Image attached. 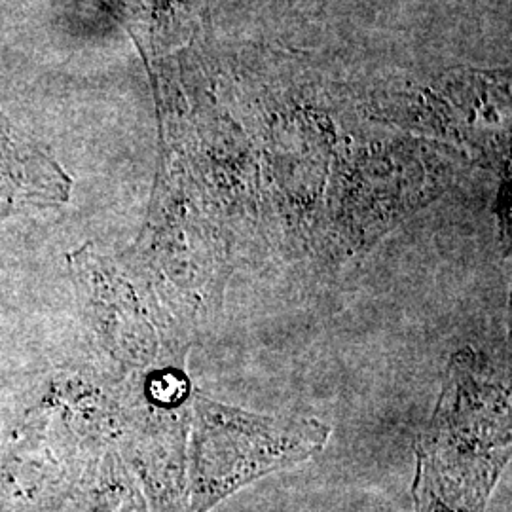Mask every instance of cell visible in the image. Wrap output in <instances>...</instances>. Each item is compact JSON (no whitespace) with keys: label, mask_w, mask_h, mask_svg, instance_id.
I'll return each mask as SVG.
<instances>
[{"label":"cell","mask_w":512,"mask_h":512,"mask_svg":"<svg viewBox=\"0 0 512 512\" xmlns=\"http://www.w3.org/2000/svg\"><path fill=\"white\" fill-rule=\"evenodd\" d=\"M330 427L313 418L268 416L194 399V512H205L255 478L325 448Z\"/></svg>","instance_id":"obj_2"},{"label":"cell","mask_w":512,"mask_h":512,"mask_svg":"<svg viewBox=\"0 0 512 512\" xmlns=\"http://www.w3.org/2000/svg\"><path fill=\"white\" fill-rule=\"evenodd\" d=\"M418 512H482L511 456V387L490 359L458 351L416 446Z\"/></svg>","instance_id":"obj_1"}]
</instances>
